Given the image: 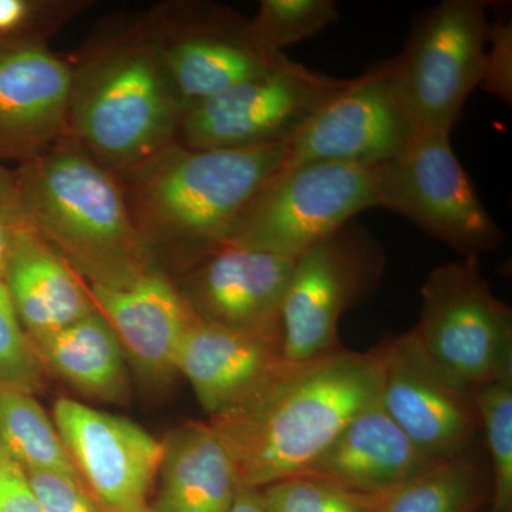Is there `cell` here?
Wrapping results in <instances>:
<instances>
[{"mask_svg":"<svg viewBox=\"0 0 512 512\" xmlns=\"http://www.w3.org/2000/svg\"><path fill=\"white\" fill-rule=\"evenodd\" d=\"M383 359L339 348L288 362L247 402L210 424L234 458L242 487L261 490L296 477L328 450L346 426L379 402Z\"/></svg>","mask_w":512,"mask_h":512,"instance_id":"cell-1","label":"cell"},{"mask_svg":"<svg viewBox=\"0 0 512 512\" xmlns=\"http://www.w3.org/2000/svg\"><path fill=\"white\" fill-rule=\"evenodd\" d=\"M288 154L286 144L191 150L175 143L116 177L150 255L165 248L188 271L227 242L249 201L284 170Z\"/></svg>","mask_w":512,"mask_h":512,"instance_id":"cell-2","label":"cell"},{"mask_svg":"<svg viewBox=\"0 0 512 512\" xmlns=\"http://www.w3.org/2000/svg\"><path fill=\"white\" fill-rule=\"evenodd\" d=\"M13 174L29 227L89 285H123L153 268L119 178L72 134Z\"/></svg>","mask_w":512,"mask_h":512,"instance_id":"cell-3","label":"cell"},{"mask_svg":"<svg viewBox=\"0 0 512 512\" xmlns=\"http://www.w3.org/2000/svg\"><path fill=\"white\" fill-rule=\"evenodd\" d=\"M185 111L151 29L73 69L69 133L114 175L136 170L177 143Z\"/></svg>","mask_w":512,"mask_h":512,"instance_id":"cell-4","label":"cell"},{"mask_svg":"<svg viewBox=\"0 0 512 512\" xmlns=\"http://www.w3.org/2000/svg\"><path fill=\"white\" fill-rule=\"evenodd\" d=\"M384 165L282 170L249 201L225 244L298 259L360 212L380 207Z\"/></svg>","mask_w":512,"mask_h":512,"instance_id":"cell-5","label":"cell"},{"mask_svg":"<svg viewBox=\"0 0 512 512\" xmlns=\"http://www.w3.org/2000/svg\"><path fill=\"white\" fill-rule=\"evenodd\" d=\"M420 292L410 335L431 362L470 390L512 380V311L491 291L477 256L437 266Z\"/></svg>","mask_w":512,"mask_h":512,"instance_id":"cell-6","label":"cell"},{"mask_svg":"<svg viewBox=\"0 0 512 512\" xmlns=\"http://www.w3.org/2000/svg\"><path fill=\"white\" fill-rule=\"evenodd\" d=\"M487 2L444 0L414 22L403 52L389 60L394 90L417 133L451 134L483 74Z\"/></svg>","mask_w":512,"mask_h":512,"instance_id":"cell-7","label":"cell"},{"mask_svg":"<svg viewBox=\"0 0 512 512\" xmlns=\"http://www.w3.org/2000/svg\"><path fill=\"white\" fill-rule=\"evenodd\" d=\"M384 268L382 244L352 221L303 252L282 306L285 359L308 362L342 348L340 319L376 291Z\"/></svg>","mask_w":512,"mask_h":512,"instance_id":"cell-8","label":"cell"},{"mask_svg":"<svg viewBox=\"0 0 512 512\" xmlns=\"http://www.w3.org/2000/svg\"><path fill=\"white\" fill-rule=\"evenodd\" d=\"M380 207L402 215L463 258L493 252L504 242L450 134L420 131L396 160L384 165Z\"/></svg>","mask_w":512,"mask_h":512,"instance_id":"cell-9","label":"cell"},{"mask_svg":"<svg viewBox=\"0 0 512 512\" xmlns=\"http://www.w3.org/2000/svg\"><path fill=\"white\" fill-rule=\"evenodd\" d=\"M349 79L289 62L185 111L177 143L191 150H235L292 143Z\"/></svg>","mask_w":512,"mask_h":512,"instance_id":"cell-10","label":"cell"},{"mask_svg":"<svg viewBox=\"0 0 512 512\" xmlns=\"http://www.w3.org/2000/svg\"><path fill=\"white\" fill-rule=\"evenodd\" d=\"M383 359L380 404L434 463L474 453L481 433L473 390L421 352L410 332L379 343Z\"/></svg>","mask_w":512,"mask_h":512,"instance_id":"cell-11","label":"cell"},{"mask_svg":"<svg viewBox=\"0 0 512 512\" xmlns=\"http://www.w3.org/2000/svg\"><path fill=\"white\" fill-rule=\"evenodd\" d=\"M416 134L383 62L349 79L320 107L289 144L284 170L315 163L387 164Z\"/></svg>","mask_w":512,"mask_h":512,"instance_id":"cell-12","label":"cell"},{"mask_svg":"<svg viewBox=\"0 0 512 512\" xmlns=\"http://www.w3.org/2000/svg\"><path fill=\"white\" fill-rule=\"evenodd\" d=\"M156 36L161 57L185 109L292 62L265 49L249 20L212 5L184 6Z\"/></svg>","mask_w":512,"mask_h":512,"instance_id":"cell-13","label":"cell"},{"mask_svg":"<svg viewBox=\"0 0 512 512\" xmlns=\"http://www.w3.org/2000/svg\"><path fill=\"white\" fill-rule=\"evenodd\" d=\"M55 421L77 473L104 512L147 504L164 456V441L134 421L73 399H57Z\"/></svg>","mask_w":512,"mask_h":512,"instance_id":"cell-14","label":"cell"},{"mask_svg":"<svg viewBox=\"0 0 512 512\" xmlns=\"http://www.w3.org/2000/svg\"><path fill=\"white\" fill-rule=\"evenodd\" d=\"M72 82L40 37L0 36V161L25 163L69 134Z\"/></svg>","mask_w":512,"mask_h":512,"instance_id":"cell-15","label":"cell"},{"mask_svg":"<svg viewBox=\"0 0 512 512\" xmlns=\"http://www.w3.org/2000/svg\"><path fill=\"white\" fill-rule=\"evenodd\" d=\"M295 261L225 244L188 269L178 289L204 322L282 340V306Z\"/></svg>","mask_w":512,"mask_h":512,"instance_id":"cell-16","label":"cell"},{"mask_svg":"<svg viewBox=\"0 0 512 512\" xmlns=\"http://www.w3.org/2000/svg\"><path fill=\"white\" fill-rule=\"evenodd\" d=\"M87 288L138 373L156 382L178 375V352L197 316L167 275L153 266L126 284Z\"/></svg>","mask_w":512,"mask_h":512,"instance_id":"cell-17","label":"cell"},{"mask_svg":"<svg viewBox=\"0 0 512 512\" xmlns=\"http://www.w3.org/2000/svg\"><path fill=\"white\" fill-rule=\"evenodd\" d=\"M285 363L281 339L235 332L197 318L181 343L177 370L211 420L247 402Z\"/></svg>","mask_w":512,"mask_h":512,"instance_id":"cell-18","label":"cell"},{"mask_svg":"<svg viewBox=\"0 0 512 512\" xmlns=\"http://www.w3.org/2000/svg\"><path fill=\"white\" fill-rule=\"evenodd\" d=\"M437 466L440 464L414 446L379 399L350 421L328 450L296 477L316 478L355 493L386 497Z\"/></svg>","mask_w":512,"mask_h":512,"instance_id":"cell-19","label":"cell"},{"mask_svg":"<svg viewBox=\"0 0 512 512\" xmlns=\"http://www.w3.org/2000/svg\"><path fill=\"white\" fill-rule=\"evenodd\" d=\"M2 281L29 338L57 332L97 311L83 279L29 225L16 232Z\"/></svg>","mask_w":512,"mask_h":512,"instance_id":"cell-20","label":"cell"},{"mask_svg":"<svg viewBox=\"0 0 512 512\" xmlns=\"http://www.w3.org/2000/svg\"><path fill=\"white\" fill-rule=\"evenodd\" d=\"M156 512H228L241 490L237 466L210 423H188L164 440Z\"/></svg>","mask_w":512,"mask_h":512,"instance_id":"cell-21","label":"cell"},{"mask_svg":"<svg viewBox=\"0 0 512 512\" xmlns=\"http://www.w3.org/2000/svg\"><path fill=\"white\" fill-rule=\"evenodd\" d=\"M29 339L46 372L56 373L83 396L104 403L127 402V357L99 312L57 332Z\"/></svg>","mask_w":512,"mask_h":512,"instance_id":"cell-22","label":"cell"},{"mask_svg":"<svg viewBox=\"0 0 512 512\" xmlns=\"http://www.w3.org/2000/svg\"><path fill=\"white\" fill-rule=\"evenodd\" d=\"M0 448L22 471H57L80 477L55 421L33 394L0 392Z\"/></svg>","mask_w":512,"mask_h":512,"instance_id":"cell-23","label":"cell"},{"mask_svg":"<svg viewBox=\"0 0 512 512\" xmlns=\"http://www.w3.org/2000/svg\"><path fill=\"white\" fill-rule=\"evenodd\" d=\"M481 466L474 453L440 464L383 497L379 512H473L485 487Z\"/></svg>","mask_w":512,"mask_h":512,"instance_id":"cell-24","label":"cell"},{"mask_svg":"<svg viewBox=\"0 0 512 512\" xmlns=\"http://www.w3.org/2000/svg\"><path fill=\"white\" fill-rule=\"evenodd\" d=\"M490 457L493 512L512 508V380L473 390Z\"/></svg>","mask_w":512,"mask_h":512,"instance_id":"cell-25","label":"cell"},{"mask_svg":"<svg viewBox=\"0 0 512 512\" xmlns=\"http://www.w3.org/2000/svg\"><path fill=\"white\" fill-rule=\"evenodd\" d=\"M338 19L333 0H264L249 26L265 49L284 53L285 47L318 35Z\"/></svg>","mask_w":512,"mask_h":512,"instance_id":"cell-26","label":"cell"},{"mask_svg":"<svg viewBox=\"0 0 512 512\" xmlns=\"http://www.w3.org/2000/svg\"><path fill=\"white\" fill-rule=\"evenodd\" d=\"M258 491L265 512H379L383 500L309 477L285 478Z\"/></svg>","mask_w":512,"mask_h":512,"instance_id":"cell-27","label":"cell"},{"mask_svg":"<svg viewBox=\"0 0 512 512\" xmlns=\"http://www.w3.org/2000/svg\"><path fill=\"white\" fill-rule=\"evenodd\" d=\"M46 370L16 315L8 288L0 281V392L35 394L45 387Z\"/></svg>","mask_w":512,"mask_h":512,"instance_id":"cell-28","label":"cell"},{"mask_svg":"<svg viewBox=\"0 0 512 512\" xmlns=\"http://www.w3.org/2000/svg\"><path fill=\"white\" fill-rule=\"evenodd\" d=\"M43 512H104L82 478L57 471H23Z\"/></svg>","mask_w":512,"mask_h":512,"instance_id":"cell-29","label":"cell"},{"mask_svg":"<svg viewBox=\"0 0 512 512\" xmlns=\"http://www.w3.org/2000/svg\"><path fill=\"white\" fill-rule=\"evenodd\" d=\"M481 89L511 106L512 101V25L501 19L488 26Z\"/></svg>","mask_w":512,"mask_h":512,"instance_id":"cell-30","label":"cell"},{"mask_svg":"<svg viewBox=\"0 0 512 512\" xmlns=\"http://www.w3.org/2000/svg\"><path fill=\"white\" fill-rule=\"evenodd\" d=\"M0 512H43L25 474L0 448Z\"/></svg>","mask_w":512,"mask_h":512,"instance_id":"cell-31","label":"cell"},{"mask_svg":"<svg viewBox=\"0 0 512 512\" xmlns=\"http://www.w3.org/2000/svg\"><path fill=\"white\" fill-rule=\"evenodd\" d=\"M35 8L25 0H0V36L28 33Z\"/></svg>","mask_w":512,"mask_h":512,"instance_id":"cell-32","label":"cell"},{"mask_svg":"<svg viewBox=\"0 0 512 512\" xmlns=\"http://www.w3.org/2000/svg\"><path fill=\"white\" fill-rule=\"evenodd\" d=\"M0 211L25 221L22 207H20L18 187H16L15 174L8 168L0 165ZM28 224V222H26Z\"/></svg>","mask_w":512,"mask_h":512,"instance_id":"cell-33","label":"cell"},{"mask_svg":"<svg viewBox=\"0 0 512 512\" xmlns=\"http://www.w3.org/2000/svg\"><path fill=\"white\" fill-rule=\"evenodd\" d=\"M26 224L18 218L10 217L5 212L0 211V281L5 274L6 265H8L10 252H12L13 242H15L16 232L20 227Z\"/></svg>","mask_w":512,"mask_h":512,"instance_id":"cell-34","label":"cell"},{"mask_svg":"<svg viewBox=\"0 0 512 512\" xmlns=\"http://www.w3.org/2000/svg\"><path fill=\"white\" fill-rule=\"evenodd\" d=\"M228 512H265L259 491L254 488L241 487Z\"/></svg>","mask_w":512,"mask_h":512,"instance_id":"cell-35","label":"cell"},{"mask_svg":"<svg viewBox=\"0 0 512 512\" xmlns=\"http://www.w3.org/2000/svg\"><path fill=\"white\" fill-rule=\"evenodd\" d=\"M128 512H156V511H154V508L151 507V505L144 504V505H140V507L134 508V510H131Z\"/></svg>","mask_w":512,"mask_h":512,"instance_id":"cell-36","label":"cell"}]
</instances>
